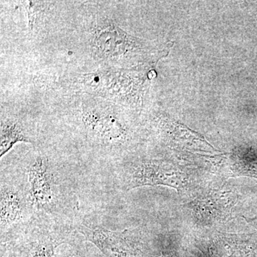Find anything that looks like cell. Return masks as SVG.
<instances>
[{
  "label": "cell",
  "instance_id": "9",
  "mask_svg": "<svg viewBox=\"0 0 257 257\" xmlns=\"http://www.w3.org/2000/svg\"><path fill=\"white\" fill-rule=\"evenodd\" d=\"M47 3L45 2H27L25 8L28 10L29 16V27L30 30L33 29L37 19L44 13V9L46 8Z\"/></svg>",
  "mask_w": 257,
  "mask_h": 257
},
{
  "label": "cell",
  "instance_id": "10",
  "mask_svg": "<svg viewBox=\"0 0 257 257\" xmlns=\"http://www.w3.org/2000/svg\"><path fill=\"white\" fill-rule=\"evenodd\" d=\"M77 233H74L70 239L66 242V246L67 247V252L64 257H85L81 251L80 247L77 248Z\"/></svg>",
  "mask_w": 257,
  "mask_h": 257
},
{
  "label": "cell",
  "instance_id": "4",
  "mask_svg": "<svg viewBox=\"0 0 257 257\" xmlns=\"http://www.w3.org/2000/svg\"><path fill=\"white\" fill-rule=\"evenodd\" d=\"M77 232L93 243L104 257H142L141 243L135 231H112L89 221H78Z\"/></svg>",
  "mask_w": 257,
  "mask_h": 257
},
{
  "label": "cell",
  "instance_id": "1",
  "mask_svg": "<svg viewBox=\"0 0 257 257\" xmlns=\"http://www.w3.org/2000/svg\"><path fill=\"white\" fill-rule=\"evenodd\" d=\"M21 169L26 176L35 217L69 224L65 221L67 213L73 211L72 194L49 157L37 154L29 159Z\"/></svg>",
  "mask_w": 257,
  "mask_h": 257
},
{
  "label": "cell",
  "instance_id": "7",
  "mask_svg": "<svg viewBox=\"0 0 257 257\" xmlns=\"http://www.w3.org/2000/svg\"><path fill=\"white\" fill-rule=\"evenodd\" d=\"M234 204V194L231 192H214L194 202L193 208L198 219L211 222L226 215Z\"/></svg>",
  "mask_w": 257,
  "mask_h": 257
},
{
  "label": "cell",
  "instance_id": "3",
  "mask_svg": "<svg viewBox=\"0 0 257 257\" xmlns=\"http://www.w3.org/2000/svg\"><path fill=\"white\" fill-rule=\"evenodd\" d=\"M126 191L145 186L165 185L182 190L189 184V177L175 166L160 160H145L126 167L121 175Z\"/></svg>",
  "mask_w": 257,
  "mask_h": 257
},
{
  "label": "cell",
  "instance_id": "6",
  "mask_svg": "<svg viewBox=\"0 0 257 257\" xmlns=\"http://www.w3.org/2000/svg\"><path fill=\"white\" fill-rule=\"evenodd\" d=\"M83 128L93 143L104 147H112L124 143L126 130L119 119L110 113L99 110L82 113Z\"/></svg>",
  "mask_w": 257,
  "mask_h": 257
},
{
  "label": "cell",
  "instance_id": "2",
  "mask_svg": "<svg viewBox=\"0 0 257 257\" xmlns=\"http://www.w3.org/2000/svg\"><path fill=\"white\" fill-rule=\"evenodd\" d=\"M0 231L1 239L23 229L35 219L22 169L15 173L1 171Z\"/></svg>",
  "mask_w": 257,
  "mask_h": 257
},
{
  "label": "cell",
  "instance_id": "8",
  "mask_svg": "<svg viewBox=\"0 0 257 257\" xmlns=\"http://www.w3.org/2000/svg\"><path fill=\"white\" fill-rule=\"evenodd\" d=\"M36 140L33 134L21 120L16 117H5L1 120L0 157H3L18 143L35 145Z\"/></svg>",
  "mask_w": 257,
  "mask_h": 257
},
{
  "label": "cell",
  "instance_id": "5",
  "mask_svg": "<svg viewBox=\"0 0 257 257\" xmlns=\"http://www.w3.org/2000/svg\"><path fill=\"white\" fill-rule=\"evenodd\" d=\"M90 47L94 55L112 60L136 51L141 47L140 40L128 35L109 20L96 23L90 32Z\"/></svg>",
  "mask_w": 257,
  "mask_h": 257
}]
</instances>
